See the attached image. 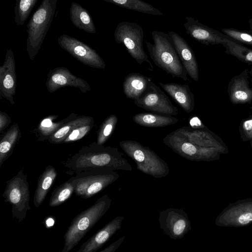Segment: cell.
<instances>
[{
	"instance_id": "6da1fadb",
	"label": "cell",
	"mask_w": 252,
	"mask_h": 252,
	"mask_svg": "<svg viewBox=\"0 0 252 252\" xmlns=\"http://www.w3.org/2000/svg\"><path fill=\"white\" fill-rule=\"evenodd\" d=\"M68 174L77 173L95 169H109L131 171L132 168L118 148L104 147L96 142L83 147L64 162Z\"/></svg>"
},
{
	"instance_id": "7a4b0ae2",
	"label": "cell",
	"mask_w": 252,
	"mask_h": 252,
	"mask_svg": "<svg viewBox=\"0 0 252 252\" xmlns=\"http://www.w3.org/2000/svg\"><path fill=\"white\" fill-rule=\"evenodd\" d=\"M154 43L145 41L149 55L155 64L173 77L187 81V72L181 63L173 43L168 33L154 31Z\"/></svg>"
},
{
	"instance_id": "3957f363",
	"label": "cell",
	"mask_w": 252,
	"mask_h": 252,
	"mask_svg": "<svg viewBox=\"0 0 252 252\" xmlns=\"http://www.w3.org/2000/svg\"><path fill=\"white\" fill-rule=\"evenodd\" d=\"M111 202L109 196L104 194L74 218L63 236V252L71 251L79 243L109 209Z\"/></svg>"
},
{
	"instance_id": "277c9868",
	"label": "cell",
	"mask_w": 252,
	"mask_h": 252,
	"mask_svg": "<svg viewBox=\"0 0 252 252\" xmlns=\"http://www.w3.org/2000/svg\"><path fill=\"white\" fill-rule=\"evenodd\" d=\"M58 0H43L27 26V50L32 60L41 46L55 16Z\"/></svg>"
},
{
	"instance_id": "5b68a950",
	"label": "cell",
	"mask_w": 252,
	"mask_h": 252,
	"mask_svg": "<svg viewBox=\"0 0 252 252\" xmlns=\"http://www.w3.org/2000/svg\"><path fill=\"white\" fill-rule=\"evenodd\" d=\"M119 146L136 164L137 169L155 178L168 175L169 167L154 151L141 143L130 140L120 141Z\"/></svg>"
},
{
	"instance_id": "8992f818",
	"label": "cell",
	"mask_w": 252,
	"mask_h": 252,
	"mask_svg": "<svg viewBox=\"0 0 252 252\" xmlns=\"http://www.w3.org/2000/svg\"><path fill=\"white\" fill-rule=\"evenodd\" d=\"M27 178L23 167L15 176L6 181V186L2 194L4 201L11 206L13 218L19 222L25 220L27 212L31 209Z\"/></svg>"
},
{
	"instance_id": "52a82bcc",
	"label": "cell",
	"mask_w": 252,
	"mask_h": 252,
	"mask_svg": "<svg viewBox=\"0 0 252 252\" xmlns=\"http://www.w3.org/2000/svg\"><path fill=\"white\" fill-rule=\"evenodd\" d=\"M119 177L115 170L95 169L77 173L69 179L74 186L75 194L87 199L103 190Z\"/></svg>"
},
{
	"instance_id": "ba28073f",
	"label": "cell",
	"mask_w": 252,
	"mask_h": 252,
	"mask_svg": "<svg viewBox=\"0 0 252 252\" xmlns=\"http://www.w3.org/2000/svg\"><path fill=\"white\" fill-rule=\"evenodd\" d=\"M114 35L116 42L124 44L130 56L137 63L142 64L146 62L153 69L144 49V32L140 25L134 22H120L116 27Z\"/></svg>"
},
{
	"instance_id": "9c48e42d",
	"label": "cell",
	"mask_w": 252,
	"mask_h": 252,
	"mask_svg": "<svg viewBox=\"0 0 252 252\" xmlns=\"http://www.w3.org/2000/svg\"><path fill=\"white\" fill-rule=\"evenodd\" d=\"M138 107L147 111L172 116L178 114V109L173 105L168 96L150 78L144 93L134 100Z\"/></svg>"
},
{
	"instance_id": "30bf717a",
	"label": "cell",
	"mask_w": 252,
	"mask_h": 252,
	"mask_svg": "<svg viewBox=\"0 0 252 252\" xmlns=\"http://www.w3.org/2000/svg\"><path fill=\"white\" fill-rule=\"evenodd\" d=\"M163 143L180 156L190 160H205L210 158L216 148L197 146L174 130L163 139Z\"/></svg>"
},
{
	"instance_id": "8fae6325",
	"label": "cell",
	"mask_w": 252,
	"mask_h": 252,
	"mask_svg": "<svg viewBox=\"0 0 252 252\" xmlns=\"http://www.w3.org/2000/svg\"><path fill=\"white\" fill-rule=\"evenodd\" d=\"M158 220L164 233L174 240L182 239L191 228L188 215L182 209L163 210L159 212Z\"/></svg>"
},
{
	"instance_id": "7c38bea8",
	"label": "cell",
	"mask_w": 252,
	"mask_h": 252,
	"mask_svg": "<svg viewBox=\"0 0 252 252\" xmlns=\"http://www.w3.org/2000/svg\"><path fill=\"white\" fill-rule=\"evenodd\" d=\"M58 42L61 48L85 64L98 69L105 68V62L97 52L81 41L63 34Z\"/></svg>"
},
{
	"instance_id": "4fadbf2b",
	"label": "cell",
	"mask_w": 252,
	"mask_h": 252,
	"mask_svg": "<svg viewBox=\"0 0 252 252\" xmlns=\"http://www.w3.org/2000/svg\"><path fill=\"white\" fill-rule=\"evenodd\" d=\"M183 26L188 34L203 44L222 45L229 40H234L222 32L201 23L191 16L185 17Z\"/></svg>"
},
{
	"instance_id": "5bb4252c",
	"label": "cell",
	"mask_w": 252,
	"mask_h": 252,
	"mask_svg": "<svg viewBox=\"0 0 252 252\" xmlns=\"http://www.w3.org/2000/svg\"><path fill=\"white\" fill-rule=\"evenodd\" d=\"M48 77L46 87L51 93L66 86L78 88L84 93L91 91L90 86L86 81L74 76L64 67L54 69L50 72Z\"/></svg>"
},
{
	"instance_id": "9a60e30c",
	"label": "cell",
	"mask_w": 252,
	"mask_h": 252,
	"mask_svg": "<svg viewBox=\"0 0 252 252\" xmlns=\"http://www.w3.org/2000/svg\"><path fill=\"white\" fill-rule=\"evenodd\" d=\"M168 33L175 46L182 64L189 75L194 81L199 79V69L195 55L184 37L173 31Z\"/></svg>"
},
{
	"instance_id": "2e32d148",
	"label": "cell",
	"mask_w": 252,
	"mask_h": 252,
	"mask_svg": "<svg viewBox=\"0 0 252 252\" xmlns=\"http://www.w3.org/2000/svg\"><path fill=\"white\" fill-rule=\"evenodd\" d=\"M125 217L117 216L83 243L77 252H95L101 248L119 230Z\"/></svg>"
},
{
	"instance_id": "e0dca14e",
	"label": "cell",
	"mask_w": 252,
	"mask_h": 252,
	"mask_svg": "<svg viewBox=\"0 0 252 252\" xmlns=\"http://www.w3.org/2000/svg\"><path fill=\"white\" fill-rule=\"evenodd\" d=\"M16 77L15 60L12 51L7 50L3 64L0 68V96L14 104L13 95L15 94Z\"/></svg>"
},
{
	"instance_id": "ac0fdd59",
	"label": "cell",
	"mask_w": 252,
	"mask_h": 252,
	"mask_svg": "<svg viewBox=\"0 0 252 252\" xmlns=\"http://www.w3.org/2000/svg\"><path fill=\"white\" fill-rule=\"evenodd\" d=\"M248 70L234 76L228 84L227 90L230 101L233 104H251L252 102V88L250 87Z\"/></svg>"
},
{
	"instance_id": "d6986e66",
	"label": "cell",
	"mask_w": 252,
	"mask_h": 252,
	"mask_svg": "<svg viewBox=\"0 0 252 252\" xmlns=\"http://www.w3.org/2000/svg\"><path fill=\"white\" fill-rule=\"evenodd\" d=\"M159 85L185 112L190 113L193 111L195 106L194 95L188 84L159 82Z\"/></svg>"
},
{
	"instance_id": "ffe728a7",
	"label": "cell",
	"mask_w": 252,
	"mask_h": 252,
	"mask_svg": "<svg viewBox=\"0 0 252 252\" xmlns=\"http://www.w3.org/2000/svg\"><path fill=\"white\" fill-rule=\"evenodd\" d=\"M184 126L175 130L192 143L202 147L218 148L219 144L207 128Z\"/></svg>"
},
{
	"instance_id": "44dd1931",
	"label": "cell",
	"mask_w": 252,
	"mask_h": 252,
	"mask_svg": "<svg viewBox=\"0 0 252 252\" xmlns=\"http://www.w3.org/2000/svg\"><path fill=\"white\" fill-rule=\"evenodd\" d=\"M150 78L137 73H130L125 78L123 88L126 98L135 100L146 91Z\"/></svg>"
},
{
	"instance_id": "7402d4cb",
	"label": "cell",
	"mask_w": 252,
	"mask_h": 252,
	"mask_svg": "<svg viewBox=\"0 0 252 252\" xmlns=\"http://www.w3.org/2000/svg\"><path fill=\"white\" fill-rule=\"evenodd\" d=\"M57 176V172L51 165L47 166L39 176L33 196V203L38 208L41 205L52 187Z\"/></svg>"
},
{
	"instance_id": "603a6c76",
	"label": "cell",
	"mask_w": 252,
	"mask_h": 252,
	"mask_svg": "<svg viewBox=\"0 0 252 252\" xmlns=\"http://www.w3.org/2000/svg\"><path fill=\"white\" fill-rule=\"evenodd\" d=\"M70 18L77 28L90 33H95L96 29L89 12L79 4L72 2L70 7Z\"/></svg>"
},
{
	"instance_id": "cb8c5ba5",
	"label": "cell",
	"mask_w": 252,
	"mask_h": 252,
	"mask_svg": "<svg viewBox=\"0 0 252 252\" xmlns=\"http://www.w3.org/2000/svg\"><path fill=\"white\" fill-rule=\"evenodd\" d=\"M133 121L137 125L149 127L167 126L177 123V118L168 115L151 113H139L134 115Z\"/></svg>"
},
{
	"instance_id": "d4e9b609",
	"label": "cell",
	"mask_w": 252,
	"mask_h": 252,
	"mask_svg": "<svg viewBox=\"0 0 252 252\" xmlns=\"http://www.w3.org/2000/svg\"><path fill=\"white\" fill-rule=\"evenodd\" d=\"M94 123L92 117L89 116H76L74 119L67 121L62 126L47 139L51 143H63L64 140L75 129L81 126Z\"/></svg>"
},
{
	"instance_id": "484cf974",
	"label": "cell",
	"mask_w": 252,
	"mask_h": 252,
	"mask_svg": "<svg viewBox=\"0 0 252 252\" xmlns=\"http://www.w3.org/2000/svg\"><path fill=\"white\" fill-rule=\"evenodd\" d=\"M20 133L19 126L15 124L1 138L0 142V167L12 154Z\"/></svg>"
},
{
	"instance_id": "4316f807",
	"label": "cell",
	"mask_w": 252,
	"mask_h": 252,
	"mask_svg": "<svg viewBox=\"0 0 252 252\" xmlns=\"http://www.w3.org/2000/svg\"><path fill=\"white\" fill-rule=\"evenodd\" d=\"M121 7L156 16L164 14L152 4L142 0H103Z\"/></svg>"
},
{
	"instance_id": "83f0119b",
	"label": "cell",
	"mask_w": 252,
	"mask_h": 252,
	"mask_svg": "<svg viewBox=\"0 0 252 252\" xmlns=\"http://www.w3.org/2000/svg\"><path fill=\"white\" fill-rule=\"evenodd\" d=\"M73 192L74 186L68 179L52 191L49 200V206L56 207L61 205L69 199Z\"/></svg>"
},
{
	"instance_id": "f1b7e54d",
	"label": "cell",
	"mask_w": 252,
	"mask_h": 252,
	"mask_svg": "<svg viewBox=\"0 0 252 252\" xmlns=\"http://www.w3.org/2000/svg\"><path fill=\"white\" fill-rule=\"evenodd\" d=\"M222 45L225 48V52L231 55L240 61L252 63V49L234 40H229Z\"/></svg>"
},
{
	"instance_id": "f546056e",
	"label": "cell",
	"mask_w": 252,
	"mask_h": 252,
	"mask_svg": "<svg viewBox=\"0 0 252 252\" xmlns=\"http://www.w3.org/2000/svg\"><path fill=\"white\" fill-rule=\"evenodd\" d=\"M14 20L17 26L24 25L38 0H14Z\"/></svg>"
},
{
	"instance_id": "4dcf8cb0",
	"label": "cell",
	"mask_w": 252,
	"mask_h": 252,
	"mask_svg": "<svg viewBox=\"0 0 252 252\" xmlns=\"http://www.w3.org/2000/svg\"><path fill=\"white\" fill-rule=\"evenodd\" d=\"M118 121L116 115L112 114L108 116L102 124L97 134L96 143L103 145L113 133Z\"/></svg>"
},
{
	"instance_id": "1f68e13d",
	"label": "cell",
	"mask_w": 252,
	"mask_h": 252,
	"mask_svg": "<svg viewBox=\"0 0 252 252\" xmlns=\"http://www.w3.org/2000/svg\"><path fill=\"white\" fill-rule=\"evenodd\" d=\"M221 32L238 43L252 46V32L250 30L223 28L221 29Z\"/></svg>"
},
{
	"instance_id": "d6a6232c",
	"label": "cell",
	"mask_w": 252,
	"mask_h": 252,
	"mask_svg": "<svg viewBox=\"0 0 252 252\" xmlns=\"http://www.w3.org/2000/svg\"><path fill=\"white\" fill-rule=\"evenodd\" d=\"M94 123H92L76 128L68 135L63 143L71 142L81 139L90 132L94 126Z\"/></svg>"
},
{
	"instance_id": "836d02e7",
	"label": "cell",
	"mask_w": 252,
	"mask_h": 252,
	"mask_svg": "<svg viewBox=\"0 0 252 252\" xmlns=\"http://www.w3.org/2000/svg\"><path fill=\"white\" fill-rule=\"evenodd\" d=\"M239 130L242 136L248 140H252V117L242 122Z\"/></svg>"
},
{
	"instance_id": "e575fe53",
	"label": "cell",
	"mask_w": 252,
	"mask_h": 252,
	"mask_svg": "<svg viewBox=\"0 0 252 252\" xmlns=\"http://www.w3.org/2000/svg\"><path fill=\"white\" fill-rule=\"evenodd\" d=\"M125 238L126 236H123L108 247L101 250L100 252H115L124 241Z\"/></svg>"
},
{
	"instance_id": "d590c367",
	"label": "cell",
	"mask_w": 252,
	"mask_h": 252,
	"mask_svg": "<svg viewBox=\"0 0 252 252\" xmlns=\"http://www.w3.org/2000/svg\"><path fill=\"white\" fill-rule=\"evenodd\" d=\"M11 120L6 114L0 112V132L2 133V131L9 125Z\"/></svg>"
},
{
	"instance_id": "8d00e7d4",
	"label": "cell",
	"mask_w": 252,
	"mask_h": 252,
	"mask_svg": "<svg viewBox=\"0 0 252 252\" xmlns=\"http://www.w3.org/2000/svg\"><path fill=\"white\" fill-rule=\"evenodd\" d=\"M54 116H51L48 118H46L41 121L39 126V132L49 127H50L54 125V123H53L52 122V118Z\"/></svg>"
},
{
	"instance_id": "74e56055",
	"label": "cell",
	"mask_w": 252,
	"mask_h": 252,
	"mask_svg": "<svg viewBox=\"0 0 252 252\" xmlns=\"http://www.w3.org/2000/svg\"><path fill=\"white\" fill-rule=\"evenodd\" d=\"M252 221V214L247 213L240 216L238 221L241 224H246Z\"/></svg>"
},
{
	"instance_id": "f35d334b",
	"label": "cell",
	"mask_w": 252,
	"mask_h": 252,
	"mask_svg": "<svg viewBox=\"0 0 252 252\" xmlns=\"http://www.w3.org/2000/svg\"><path fill=\"white\" fill-rule=\"evenodd\" d=\"M249 24L250 28V30L252 32V18L249 20Z\"/></svg>"
},
{
	"instance_id": "ab89813d",
	"label": "cell",
	"mask_w": 252,
	"mask_h": 252,
	"mask_svg": "<svg viewBox=\"0 0 252 252\" xmlns=\"http://www.w3.org/2000/svg\"><path fill=\"white\" fill-rule=\"evenodd\" d=\"M249 73L252 76V66L251 69L249 71Z\"/></svg>"
}]
</instances>
